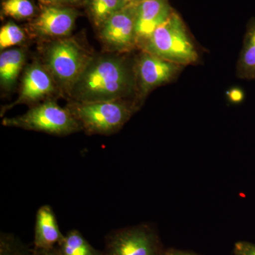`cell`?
Listing matches in <instances>:
<instances>
[{"mask_svg": "<svg viewBox=\"0 0 255 255\" xmlns=\"http://www.w3.org/2000/svg\"><path fill=\"white\" fill-rule=\"evenodd\" d=\"M70 94L77 103L128 100L137 95L135 63L118 55L92 58Z\"/></svg>", "mask_w": 255, "mask_h": 255, "instance_id": "6da1fadb", "label": "cell"}, {"mask_svg": "<svg viewBox=\"0 0 255 255\" xmlns=\"http://www.w3.org/2000/svg\"><path fill=\"white\" fill-rule=\"evenodd\" d=\"M142 50L184 67L196 63L197 50L182 17L174 11L140 47Z\"/></svg>", "mask_w": 255, "mask_h": 255, "instance_id": "7a4b0ae2", "label": "cell"}, {"mask_svg": "<svg viewBox=\"0 0 255 255\" xmlns=\"http://www.w3.org/2000/svg\"><path fill=\"white\" fill-rule=\"evenodd\" d=\"M138 106L128 100L94 103H75L69 110L88 134L110 135L120 130Z\"/></svg>", "mask_w": 255, "mask_h": 255, "instance_id": "3957f363", "label": "cell"}, {"mask_svg": "<svg viewBox=\"0 0 255 255\" xmlns=\"http://www.w3.org/2000/svg\"><path fill=\"white\" fill-rule=\"evenodd\" d=\"M92 59L78 42L68 38L50 43L45 56L47 70L55 81L69 92Z\"/></svg>", "mask_w": 255, "mask_h": 255, "instance_id": "277c9868", "label": "cell"}, {"mask_svg": "<svg viewBox=\"0 0 255 255\" xmlns=\"http://www.w3.org/2000/svg\"><path fill=\"white\" fill-rule=\"evenodd\" d=\"M2 125L59 136L82 130L81 126L69 108H62L52 101L32 107L23 115L4 119Z\"/></svg>", "mask_w": 255, "mask_h": 255, "instance_id": "5b68a950", "label": "cell"}, {"mask_svg": "<svg viewBox=\"0 0 255 255\" xmlns=\"http://www.w3.org/2000/svg\"><path fill=\"white\" fill-rule=\"evenodd\" d=\"M102 255H158L157 238L146 226L118 230L106 238Z\"/></svg>", "mask_w": 255, "mask_h": 255, "instance_id": "8992f818", "label": "cell"}, {"mask_svg": "<svg viewBox=\"0 0 255 255\" xmlns=\"http://www.w3.org/2000/svg\"><path fill=\"white\" fill-rule=\"evenodd\" d=\"M183 68L142 50L135 63L137 95L145 97L156 87L173 81Z\"/></svg>", "mask_w": 255, "mask_h": 255, "instance_id": "52a82bcc", "label": "cell"}, {"mask_svg": "<svg viewBox=\"0 0 255 255\" xmlns=\"http://www.w3.org/2000/svg\"><path fill=\"white\" fill-rule=\"evenodd\" d=\"M100 37L107 46L119 52L137 46L135 4H128L115 13L100 28Z\"/></svg>", "mask_w": 255, "mask_h": 255, "instance_id": "ba28073f", "label": "cell"}, {"mask_svg": "<svg viewBox=\"0 0 255 255\" xmlns=\"http://www.w3.org/2000/svg\"><path fill=\"white\" fill-rule=\"evenodd\" d=\"M78 16L73 8L49 4L41 10L31 24L32 30L41 37H65L71 33Z\"/></svg>", "mask_w": 255, "mask_h": 255, "instance_id": "9c48e42d", "label": "cell"}, {"mask_svg": "<svg viewBox=\"0 0 255 255\" xmlns=\"http://www.w3.org/2000/svg\"><path fill=\"white\" fill-rule=\"evenodd\" d=\"M135 6L137 44L140 47L170 17L174 10L169 0H144L135 4Z\"/></svg>", "mask_w": 255, "mask_h": 255, "instance_id": "30bf717a", "label": "cell"}, {"mask_svg": "<svg viewBox=\"0 0 255 255\" xmlns=\"http://www.w3.org/2000/svg\"><path fill=\"white\" fill-rule=\"evenodd\" d=\"M53 77L47 69L40 64L35 63L28 67L23 78L22 87L17 100L2 109L1 115L14 106L21 104H33L42 100L54 92Z\"/></svg>", "mask_w": 255, "mask_h": 255, "instance_id": "8fae6325", "label": "cell"}, {"mask_svg": "<svg viewBox=\"0 0 255 255\" xmlns=\"http://www.w3.org/2000/svg\"><path fill=\"white\" fill-rule=\"evenodd\" d=\"M64 235L60 232L58 221L53 209L43 205L38 209L34 232V248L49 250L58 246Z\"/></svg>", "mask_w": 255, "mask_h": 255, "instance_id": "7c38bea8", "label": "cell"}, {"mask_svg": "<svg viewBox=\"0 0 255 255\" xmlns=\"http://www.w3.org/2000/svg\"><path fill=\"white\" fill-rule=\"evenodd\" d=\"M236 73L243 80H255V18H252L247 26Z\"/></svg>", "mask_w": 255, "mask_h": 255, "instance_id": "4fadbf2b", "label": "cell"}, {"mask_svg": "<svg viewBox=\"0 0 255 255\" xmlns=\"http://www.w3.org/2000/svg\"><path fill=\"white\" fill-rule=\"evenodd\" d=\"M25 58L24 50L20 48L1 52L0 55V83L3 89L9 90L14 86L24 63Z\"/></svg>", "mask_w": 255, "mask_h": 255, "instance_id": "5bb4252c", "label": "cell"}, {"mask_svg": "<svg viewBox=\"0 0 255 255\" xmlns=\"http://www.w3.org/2000/svg\"><path fill=\"white\" fill-rule=\"evenodd\" d=\"M56 248L60 255H102V252L95 249L78 230L63 236Z\"/></svg>", "mask_w": 255, "mask_h": 255, "instance_id": "9a60e30c", "label": "cell"}, {"mask_svg": "<svg viewBox=\"0 0 255 255\" xmlns=\"http://www.w3.org/2000/svg\"><path fill=\"white\" fill-rule=\"evenodd\" d=\"M86 2L92 22L100 28L112 15L129 4L126 0H86Z\"/></svg>", "mask_w": 255, "mask_h": 255, "instance_id": "2e32d148", "label": "cell"}, {"mask_svg": "<svg viewBox=\"0 0 255 255\" xmlns=\"http://www.w3.org/2000/svg\"><path fill=\"white\" fill-rule=\"evenodd\" d=\"M1 11L15 19H25L34 14L35 6L30 0H4L1 3Z\"/></svg>", "mask_w": 255, "mask_h": 255, "instance_id": "e0dca14e", "label": "cell"}, {"mask_svg": "<svg viewBox=\"0 0 255 255\" xmlns=\"http://www.w3.org/2000/svg\"><path fill=\"white\" fill-rule=\"evenodd\" d=\"M24 39V33L16 23L10 21L1 26L0 30V48L1 50L19 44Z\"/></svg>", "mask_w": 255, "mask_h": 255, "instance_id": "ac0fdd59", "label": "cell"}, {"mask_svg": "<svg viewBox=\"0 0 255 255\" xmlns=\"http://www.w3.org/2000/svg\"><path fill=\"white\" fill-rule=\"evenodd\" d=\"M24 249L17 238L13 235L1 233L0 237V255H26Z\"/></svg>", "mask_w": 255, "mask_h": 255, "instance_id": "d6986e66", "label": "cell"}, {"mask_svg": "<svg viewBox=\"0 0 255 255\" xmlns=\"http://www.w3.org/2000/svg\"><path fill=\"white\" fill-rule=\"evenodd\" d=\"M236 255H255V245L248 242H239L235 246Z\"/></svg>", "mask_w": 255, "mask_h": 255, "instance_id": "ffe728a7", "label": "cell"}, {"mask_svg": "<svg viewBox=\"0 0 255 255\" xmlns=\"http://www.w3.org/2000/svg\"><path fill=\"white\" fill-rule=\"evenodd\" d=\"M26 255H60L56 247L49 250H38L33 248L31 251H28Z\"/></svg>", "mask_w": 255, "mask_h": 255, "instance_id": "44dd1931", "label": "cell"}, {"mask_svg": "<svg viewBox=\"0 0 255 255\" xmlns=\"http://www.w3.org/2000/svg\"><path fill=\"white\" fill-rule=\"evenodd\" d=\"M231 96V100H232L233 102H241V101H243V97H244L243 92H242L241 90H233V91H232V95Z\"/></svg>", "mask_w": 255, "mask_h": 255, "instance_id": "7402d4cb", "label": "cell"}, {"mask_svg": "<svg viewBox=\"0 0 255 255\" xmlns=\"http://www.w3.org/2000/svg\"><path fill=\"white\" fill-rule=\"evenodd\" d=\"M85 0H59L58 4H77ZM86 1V0H85ZM57 4V5H58Z\"/></svg>", "mask_w": 255, "mask_h": 255, "instance_id": "603a6c76", "label": "cell"}, {"mask_svg": "<svg viewBox=\"0 0 255 255\" xmlns=\"http://www.w3.org/2000/svg\"><path fill=\"white\" fill-rule=\"evenodd\" d=\"M164 255H194L189 254V253H183L179 251H169L166 253Z\"/></svg>", "mask_w": 255, "mask_h": 255, "instance_id": "cb8c5ba5", "label": "cell"}, {"mask_svg": "<svg viewBox=\"0 0 255 255\" xmlns=\"http://www.w3.org/2000/svg\"><path fill=\"white\" fill-rule=\"evenodd\" d=\"M42 2L49 4H58L59 0H41Z\"/></svg>", "mask_w": 255, "mask_h": 255, "instance_id": "d4e9b609", "label": "cell"}, {"mask_svg": "<svg viewBox=\"0 0 255 255\" xmlns=\"http://www.w3.org/2000/svg\"><path fill=\"white\" fill-rule=\"evenodd\" d=\"M126 1H127L128 4H137V3L144 1V0H126Z\"/></svg>", "mask_w": 255, "mask_h": 255, "instance_id": "484cf974", "label": "cell"}]
</instances>
